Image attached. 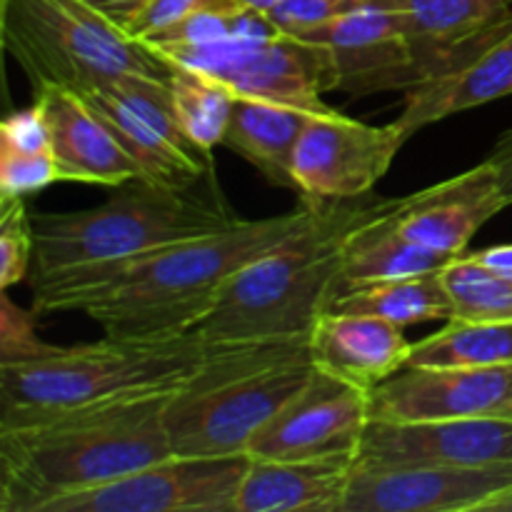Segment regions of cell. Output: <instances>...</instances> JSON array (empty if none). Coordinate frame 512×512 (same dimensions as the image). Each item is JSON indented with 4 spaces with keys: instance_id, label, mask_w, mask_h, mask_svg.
<instances>
[{
    "instance_id": "17",
    "label": "cell",
    "mask_w": 512,
    "mask_h": 512,
    "mask_svg": "<svg viewBox=\"0 0 512 512\" xmlns=\"http://www.w3.org/2000/svg\"><path fill=\"white\" fill-rule=\"evenodd\" d=\"M295 38L328 50L335 68V90L350 95L405 93L413 83V50L398 15L375 0Z\"/></svg>"
},
{
    "instance_id": "5",
    "label": "cell",
    "mask_w": 512,
    "mask_h": 512,
    "mask_svg": "<svg viewBox=\"0 0 512 512\" xmlns=\"http://www.w3.org/2000/svg\"><path fill=\"white\" fill-rule=\"evenodd\" d=\"M218 345L200 335L110 338L0 363V430L125 395L178 390Z\"/></svg>"
},
{
    "instance_id": "13",
    "label": "cell",
    "mask_w": 512,
    "mask_h": 512,
    "mask_svg": "<svg viewBox=\"0 0 512 512\" xmlns=\"http://www.w3.org/2000/svg\"><path fill=\"white\" fill-rule=\"evenodd\" d=\"M512 463V420H370L355 468H413V465H480Z\"/></svg>"
},
{
    "instance_id": "11",
    "label": "cell",
    "mask_w": 512,
    "mask_h": 512,
    "mask_svg": "<svg viewBox=\"0 0 512 512\" xmlns=\"http://www.w3.org/2000/svg\"><path fill=\"white\" fill-rule=\"evenodd\" d=\"M405 135L393 123L375 128L338 110L313 113L293 150V190L303 200H355L368 195L393 165Z\"/></svg>"
},
{
    "instance_id": "26",
    "label": "cell",
    "mask_w": 512,
    "mask_h": 512,
    "mask_svg": "<svg viewBox=\"0 0 512 512\" xmlns=\"http://www.w3.org/2000/svg\"><path fill=\"white\" fill-rule=\"evenodd\" d=\"M330 310L375 315L400 328L453 318V303L445 288L443 270L350 288L335 298Z\"/></svg>"
},
{
    "instance_id": "4",
    "label": "cell",
    "mask_w": 512,
    "mask_h": 512,
    "mask_svg": "<svg viewBox=\"0 0 512 512\" xmlns=\"http://www.w3.org/2000/svg\"><path fill=\"white\" fill-rule=\"evenodd\" d=\"M380 203L363 195L320 205L300 233L243 265L190 333L210 345L308 335L340 295L350 235Z\"/></svg>"
},
{
    "instance_id": "21",
    "label": "cell",
    "mask_w": 512,
    "mask_h": 512,
    "mask_svg": "<svg viewBox=\"0 0 512 512\" xmlns=\"http://www.w3.org/2000/svg\"><path fill=\"white\" fill-rule=\"evenodd\" d=\"M355 455L310 460H255L233 512H343Z\"/></svg>"
},
{
    "instance_id": "30",
    "label": "cell",
    "mask_w": 512,
    "mask_h": 512,
    "mask_svg": "<svg viewBox=\"0 0 512 512\" xmlns=\"http://www.w3.org/2000/svg\"><path fill=\"white\" fill-rule=\"evenodd\" d=\"M35 253L33 215L25 208V198L0 200V288L30 278Z\"/></svg>"
},
{
    "instance_id": "2",
    "label": "cell",
    "mask_w": 512,
    "mask_h": 512,
    "mask_svg": "<svg viewBox=\"0 0 512 512\" xmlns=\"http://www.w3.org/2000/svg\"><path fill=\"white\" fill-rule=\"evenodd\" d=\"M170 393L125 395L0 430V512H48L58 500L170 458L163 423Z\"/></svg>"
},
{
    "instance_id": "3",
    "label": "cell",
    "mask_w": 512,
    "mask_h": 512,
    "mask_svg": "<svg viewBox=\"0 0 512 512\" xmlns=\"http://www.w3.org/2000/svg\"><path fill=\"white\" fill-rule=\"evenodd\" d=\"M320 205L303 200L293 213L238 218L215 233L143 255L85 293L75 310L93 318L110 338L190 333L243 265L300 233L318 215Z\"/></svg>"
},
{
    "instance_id": "35",
    "label": "cell",
    "mask_w": 512,
    "mask_h": 512,
    "mask_svg": "<svg viewBox=\"0 0 512 512\" xmlns=\"http://www.w3.org/2000/svg\"><path fill=\"white\" fill-rule=\"evenodd\" d=\"M485 160H488V163L493 165L495 173H498L500 188H503L505 198H508V203L512 205V128L500 135V140L495 143V148L490 150V155Z\"/></svg>"
},
{
    "instance_id": "10",
    "label": "cell",
    "mask_w": 512,
    "mask_h": 512,
    "mask_svg": "<svg viewBox=\"0 0 512 512\" xmlns=\"http://www.w3.org/2000/svg\"><path fill=\"white\" fill-rule=\"evenodd\" d=\"M250 463L248 453L170 455L48 512H233Z\"/></svg>"
},
{
    "instance_id": "14",
    "label": "cell",
    "mask_w": 512,
    "mask_h": 512,
    "mask_svg": "<svg viewBox=\"0 0 512 512\" xmlns=\"http://www.w3.org/2000/svg\"><path fill=\"white\" fill-rule=\"evenodd\" d=\"M512 95V13L460 45L438 73L405 90L395 128L420 133L438 120Z\"/></svg>"
},
{
    "instance_id": "12",
    "label": "cell",
    "mask_w": 512,
    "mask_h": 512,
    "mask_svg": "<svg viewBox=\"0 0 512 512\" xmlns=\"http://www.w3.org/2000/svg\"><path fill=\"white\" fill-rule=\"evenodd\" d=\"M373 420V390L313 370L308 383L250 443L255 460H310L355 455Z\"/></svg>"
},
{
    "instance_id": "25",
    "label": "cell",
    "mask_w": 512,
    "mask_h": 512,
    "mask_svg": "<svg viewBox=\"0 0 512 512\" xmlns=\"http://www.w3.org/2000/svg\"><path fill=\"white\" fill-rule=\"evenodd\" d=\"M58 180L48 123L33 100L30 108L13 110L0 125V200L28 198Z\"/></svg>"
},
{
    "instance_id": "37",
    "label": "cell",
    "mask_w": 512,
    "mask_h": 512,
    "mask_svg": "<svg viewBox=\"0 0 512 512\" xmlns=\"http://www.w3.org/2000/svg\"><path fill=\"white\" fill-rule=\"evenodd\" d=\"M278 3L280 0H238V5H243V8L255 10V13H265V15H268Z\"/></svg>"
},
{
    "instance_id": "33",
    "label": "cell",
    "mask_w": 512,
    "mask_h": 512,
    "mask_svg": "<svg viewBox=\"0 0 512 512\" xmlns=\"http://www.w3.org/2000/svg\"><path fill=\"white\" fill-rule=\"evenodd\" d=\"M225 8H238V0H150L148 8L135 18L130 25L128 33L133 38L153 40L163 30L173 28V25L183 23L190 15L205 13V10H225ZM243 8V5H240Z\"/></svg>"
},
{
    "instance_id": "36",
    "label": "cell",
    "mask_w": 512,
    "mask_h": 512,
    "mask_svg": "<svg viewBox=\"0 0 512 512\" xmlns=\"http://www.w3.org/2000/svg\"><path fill=\"white\" fill-rule=\"evenodd\" d=\"M478 512H512V485L500 490L498 495H493Z\"/></svg>"
},
{
    "instance_id": "8",
    "label": "cell",
    "mask_w": 512,
    "mask_h": 512,
    "mask_svg": "<svg viewBox=\"0 0 512 512\" xmlns=\"http://www.w3.org/2000/svg\"><path fill=\"white\" fill-rule=\"evenodd\" d=\"M168 65L200 70L223 80L235 95L293 105L308 113H328L323 93L335 90L330 53L318 43L273 33L208 45L155 50Z\"/></svg>"
},
{
    "instance_id": "31",
    "label": "cell",
    "mask_w": 512,
    "mask_h": 512,
    "mask_svg": "<svg viewBox=\"0 0 512 512\" xmlns=\"http://www.w3.org/2000/svg\"><path fill=\"white\" fill-rule=\"evenodd\" d=\"M363 5H370V0H280L268 18L280 33L303 35Z\"/></svg>"
},
{
    "instance_id": "34",
    "label": "cell",
    "mask_w": 512,
    "mask_h": 512,
    "mask_svg": "<svg viewBox=\"0 0 512 512\" xmlns=\"http://www.w3.org/2000/svg\"><path fill=\"white\" fill-rule=\"evenodd\" d=\"M85 3L98 10V13H103L105 18L113 20V23H118L120 28L128 30L135 23V18L148 8L150 0H85Z\"/></svg>"
},
{
    "instance_id": "24",
    "label": "cell",
    "mask_w": 512,
    "mask_h": 512,
    "mask_svg": "<svg viewBox=\"0 0 512 512\" xmlns=\"http://www.w3.org/2000/svg\"><path fill=\"white\" fill-rule=\"evenodd\" d=\"M313 113L258 98H235L223 145L260 170L265 180L293 188V150Z\"/></svg>"
},
{
    "instance_id": "7",
    "label": "cell",
    "mask_w": 512,
    "mask_h": 512,
    "mask_svg": "<svg viewBox=\"0 0 512 512\" xmlns=\"http://www.w3.org/2000/svg\"><path fill=\"white\" fill-rule=\"evenodd\" d=\"M0 40L33 88L63 85L83 93L125 75H170L150 45L85 0H0Z\"/></svg>"
},
{
    "instance_id": "28",
    "label": "cell",
    "mask_w": 512,
    "mask_h": 512,
    "mask_svg": "<svg viewBox=\"0 0 512 512\" xmlns=\"http://www.w3.org/2000/svg\"><path fill=\"white\" fill-rule=\"evenodd\" d=\"M168 85L183 133L195 148L213 155V148L223 145L238 95L223 80L183 65H170Z\"/></svg>"
},
{
    "instance_id": "19",
    "label": "cell",
    "mask_w": 512,
    "mask_h": 512,
    "mask_svg": "<svg viewBox=\"0 0 512 512\" xmlns=\"http://www.w3.org/2000/svg\"><path fill=\"white\" fill-rule=\"evenodd\" d=\"M35 103L48 123L60 180L120 188L140 178L133 155L83 95L63 85H38Z\"/></svg>"
},
{
    "instance_id": "22",
    "label": "cell",
    "mask_w": 512,
    "mask_h": 512,
    "mask_svg": "<svg viewBox=\"0 0 512 512\" xmlns=\"http://www.w3.org/2000/svg\"><path fill=\"white\" fill-rule=\"evenodd\" d=\"M375 3L398 15L400 28L413 50L410 88L438 73L460 45L512 13L510 0H375Z\"/></svg>"
},
{
    "instance_id": "18",
    "label": "cell",
    "mask_w": 512,
    "mask_h": 512,
    "mask_svg": "<svg viewBox=\"0 0 512 512\" xmlns=\"http://www.w3.org/2000/svg\"><path fill=\"white\" fill-rule=\"evenodd\" d=\"M508 205L498 173L483 160L433 188L395 198L388 225L413 243L458 258L473 235Z\"/></svg>"
},
{
    "instance_id": "29",
    "label": "cell",
    "mask_w": 512,
    "mask_h": 512,
    "mask_svg": "<svg viewBox=\"0 0 512 512\" xmlns=\"http://www.w3.org/2000/svg\"><path fill=\"white\" fill-rule=\"evenodd\" d=\"M453 318L512 320V273L485 268L470 253L458 255L443 268Z\"/></svg>"
},
{
    "instance_id": "23",
    "label": "cell",
    "mask_w": 512,
    "mask_h": 512,
    "mask_svg": "<svg viewBox=\"0 0 512 512\" xmlns=\"http://www.w3.org/2000/svg\"><path fill=\"white\" fill-rule=\"evenodd\" d=\"M395 198L383 200L373 215L353 230L345 248L343 273H340V293L360 285L383 283V280L410 278L443 270L453 255L438 253L425 245L403 238L388 225V213Z\"/></svg>"
},
{
    "instance_id": "32",
    "label": "cell",
    "mask_w": 512,
    "mask_h": 512,
    "mask_svg": "<svg viewBox=\"0 0 512 512\" xmlns=\"http://www.w3.org/2000/svg\"><path fill=\"white\" fill-rule=\"evenodd\" d=\"M33 310H20L3 290V305H0V363H20V360L35 358L50 348L48 343L35 333Z\"/></svg>"
},
{
    "instance_id": "27",
    "label": "cell",
    "mask_w": 512,
    "mask_h": 512,
    "mask_svg": "<svg viewBox=\"0 0 512 512\" xmlns=\"http://www.w3.org/2000/svg\"><path fill=\"white\" fill-rule=\"evenodd\" d=\"M512 365V320L450 318L440 333L413 343L405 368Z\"/></svg>"
},
{
    "instance_id": "15",
    "label": "cell",
    "mask_w": 512,
    "mask_h": 512,
    "mask_svg": "<svg viewBox=\"0 0 512 512\" xmlns=\"http://www.w3.org/2000/svg\"><path fill=\"white\" fill-rule=\"evenodd\" d=\"M512 420V365L403 368L373 390V420Z\"/></svg>"
},
{
    "instance_id": "16",
    "label": "cell",
    "mask_w": 512,
    "mask_h": 512,
    "mask_svg": "<svg viewBox=\"0 0 512 512\" xmlns=\"http://www.w3.org/2000/svg\"><path fill=\"white\" fill-rule=\"evenodd\" d=\"M512 485V463L355 468L343 512H478Z\"/></svg>"
},
{
    "instance_id": "20",
    "label": "cell",
    "mask_w": 512,
    "mask_h": 512,
    "mask_svg": "<svg viewBox=\"0 0 512 512\" xmlns=\"http://www.w3.org/2000/svg\"><path fill=\"white\" fill-rule=\"evenodd\" d=\"M308 340L315 368L368 390L400 373L413 348L400 325L340 310L320 315Z\"/></svg>"
},
{
    "instance_id": "6",
    "label": "cell",
    "mask_w": 512,
    "mask_h": 512,
    "mask_svg": "<svg viewBox=\"0 0 512 512\" xmlns=\"http://www.w3.org/2000/svg\"><path fill=\"white\" fill-rule=\"evenodd\" d=\"M310 333L225 343L173 390L163 423L173 455H240L308 383Z\"/></svg>"
},
{
    "instance_id": "9",
    "label": "cell",
    "mask_w": 512,
    "mask_h": 512,
    "mask_svg": "<svg viewBox=\"0 0 512 512\" xmlns=\"http://www.w3.org/2000/svg\"><path fill=\"white\" fill-rule=\"evenodd\" d=\"M80 95L133 155L143 180L183 188L213 170V155L195 148L175 118L168 78L125 75Z\"/></svg>"
},
{
    "instance_id": "1",
    "label": "cell",
    "mask_w": 512,
    "mask_h": 512,
    "mask_svg": "<svg viewBox=\"0 0 512 512\" xmlns=\"http://www.w3.org/2000/svg\"><path fill=\"white\" fill-rule=\"evenodd\" d=\"M213 170L175 188L135 178L108 203L33 215V313H68L85 293L133 260L235 223Z\"/></svg>"
}]
</instances>
